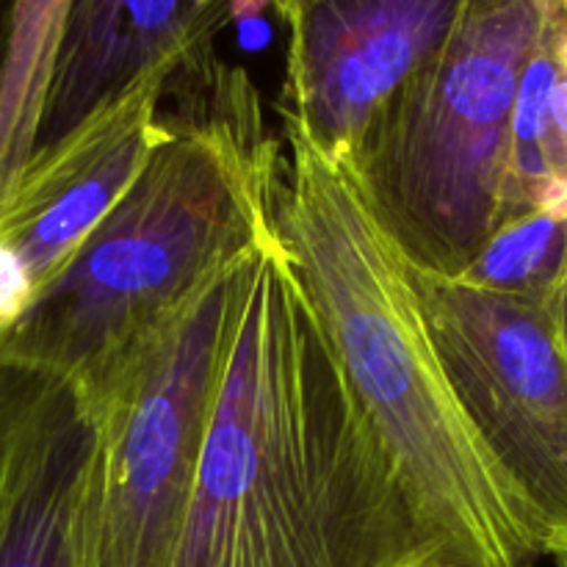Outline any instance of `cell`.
<instances>
[{
  "label": "cell",
  "mask_w": 567,
  "mask_h": 567,
  "mask_svg": "<svg viewBox=\"0 0 567 567\" xmlns=\"http://www.w3.org/2000/svg\"><path fill=\"white\" fill-rule=\"evenodd\" d=\"M249 255L81 382L97 437L75 567H175Z\"/></svg>",
  "instance_id": "cell-5"
},
{
  "label": "cell",
  "mask_w": 567,
  "mask_h": 567,
  "mask_svg": "<svg viewBox=\"0 0 567 567\" xmlns=\"http://www.w3.org/2000/svg\"><path fill=\"white\" fill-rule=\"evenodd\" d=\"M94 437L81 382L0 365V567H75Z\"/></svg>",
  "instance_id": "cell-9"
},
{
  "label": "cell",
  "mask_w": 567,
  "mask_h": 567,
  "mask_svg": "<svg viewBox=\"0 0 567 567\" xmlns=\"http://www.w3.org/2000/svg\"><path fill=\"white\" fill-rule=\"evenodd\" d=\"M225 3H230V0H194L197 9H214V6H225Z\"/></svg>",
  "instance_id": "cell-15"
},
{
  "label": "cell",
  "mask_w": 567,
  "mask_h": 567,
  "mask_svg": "<svg viewBox=\"0 0 567 567\" xmlns=\"http://www.w3.org/2000/svg\"><path fill=\"white\" fill-rule=\"evenodd\" d=\"M271 3H275V9L280 11V9H288V6H299V3H305V0H271Z\"/></svg>",
  "instance_id": "cell-16"
},
{
  "label": "cell",
  "mask_w": 567,
  "mask_h": 567,
  "mask_svg": "<svg viewBox=\"0 0 567 567\" xmlns=\"http://www.w3.org/2000/svg\"><path fill=\"white\" fill-rule=\"evenodd\" d=\"M271 219L404 480L465 567H535V524L457 399L410 282L343 166L286 122Z\"/></svg>",
  "instance_id": "cell-2"
},
{
  "label": "cell",
  "mask_w": 567,
  "mask_h": 567,
  "mask_svg": "<svg viewBox=\"0 0 567 567\" xmlns=\"http://www.w3.org/2000/svg\"><path fill=\"white\" fill-rule=\"evenodd\" d=\"M546 0H463L435 59L371 125L349 177L413 266L463 277L502 221L509 125Z\"/></svg>",
  "instance_id": "cell-4"
},
{
  "label": "cell",
  "mask_w": 567,
  "mask_h": 567,
  "mask_svg": "<svg viewBox=\"0 0 567 567\" xmlns=\"http://www.w3.org/2000/svg\"><path fill=\"white\" fill-rule=\"evenodd\" d=\"M175 567H465L271 230L249 255Z\"/></svg>",
  "instance_id": "cell-1"
},
{
  "label": "cell",
  "mask_w": 567,
  "mask_h": 567,
  "mask_svg": "<svg viewBox=\"0 0 567 567\" xmlns=\"http://www.w3.org/2000/svg\"><path fill=\"white\" fill-rule=\"evenodd\" d=\"M181 66L133 83L59 147L28 164L0 214V238L17 249L37 293L75 258L166 138L164 105Z\"/></svg>",
  "instance_id": "cell-8"
},
{
  "label": "cell",
  "mask_w": 567,
  "mask_h": 567,
  "mask_svg": "<svg viewBox=\"0 0 567 567\" xmlns=\"http://www.w3.org/2000/svg\"><path fill=\"white\" fill-rule=\"evenodd\" d=\"M567 264V216L532 210L496 227L460 280L551 305Z\"/></svg>",
  "instance_id": "cell-11"
},
{
  "label": "cell",
  "mask_w": 567,
  "mask_h": 567,
  "mask_svg": "<svg viewBox=\"0 0 567 567\" xmlns=\"http://www.w3.org/2000/svg\"><path fill=\"white\" fill-rule=\"evenodd\" d=\"M175 109L142 175L0 338V365L89 380L271 230L280 147L247 70L205 48L169 86Z\"/></svg>",
  "instance_id": "cell-3"
},
{
  "label": "cell",
  "mask_w": 567,
  "mask_h": 567,
  "mask_svg": "<svg viewBox=\"0 0 567 567\" xmlns=\"http://www.w3.org/2000/svg\"><path fill=\"white\" fill-rule=\"evenodd\" d=\"M463 0H305L288 25L286 122L349 169L371 125L446 44Z\"/></svg>",
  "instance_id": "cell-7"
},
{
  "label": "cell",
  "mask_w": 567,
  "mask_h": 567,
  "mask_svg": "<svg viewBox=\"0 0 567 567\" xmlns=\"http://www.w3.org/2000/svg\"><path fill=\"white\" fill-rule=\"evenodd\" d=\"M457 399L526 504L543 557L567 567V352L551 305L408 260Z\"/></svg>",
  "instance_id": "cell-6"
},
{
  "label": "cell",
  "mask_w": 567,
  "mask_h": 567,
  "mask_svg": "<svg viewBox=\"0 0 567 567\" xmlns=\"http://www.w3.org/2000/svg\"><path fill=\"white\" fill-rule=\"evenodd\" d=\"M20 0H0V64H3L6 44H9L11 22H14V11Z\"/></svg>",
  "instance_id": "cell-14"
},
{
  "label": "cell",
  "mask_w": 567,
  "mask_h": 567,
  "mask_svg": "<svg viewBox=\"0 0 567 567\" xmlns=\"http://www.w3.org/2000/svg\"><path fill=\"white\" fill-rule=\"evenodd\" d=\"M233 6L194 0H72L33 158L153 72L214 48ZM31 158V161H33Z\"/></svg>",
  "instance_id": "cell-10"
},
{
  "label": "cell",
  "mask_w": 567,
  "mask_h": 567,
  "mask_svg": "<svg viewBox=\"0 0 567 567\" xmlns=\"http://www.w3.org/2000/svg\"><path fill=\"white\" fill-rule=\"evenodd\" d=\"M551 313H554V321H557L559 338H563V347L567 352V264L563 269V277H559V282H557V291H554Z\"/></svg>",
  "instance_id": "cell-13"
},
{
  "label": "cell",
  "mask_w": 567,
  "mask_h": 567,
  "mask_svg": "<svg viewBox=\"0 0 567 567\" xmlns=\"http://www.w3.org/2000/svg\"><path fill=\"white\" fill-rule=\"evenodd\" d=\"M37 299V286L25 264L6 238H0V338L9 336Z\"/></svg>",
  "instance_id": "cell-12"
}]
</instances>
